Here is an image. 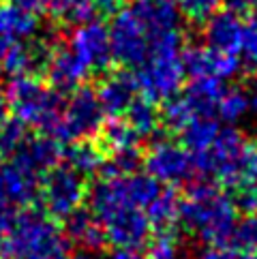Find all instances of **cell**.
Returning <instances> with one entry per match:
<instances>
[{"label":"cell","mask_w":257,"mask_h":259,"mask_svg":"<svg viewBox=\"0 0 257 259\" xmlns=\"http://www.w3.org/2000/svg\"><path fill=\"white\" fill-rule=\"evenodd\" d=\"M95 92L105 114L120 116L133 103V99L137 95V81H135V75H131L128 71H114V73H107L99 81V88Z\"/></svg>","instance_id":"18"},{"label":"cell","mask_w":257,"mask_h":259,"mask_svg":"<svg viewBox=\"0 0 257 259\" xmlns=\"http://www.w3.org/2000/svg\"><path fill=\"white\" fill-rule=\"evenodd\" d=\"M26 135H28L26 133V126L17 118L0 122V152L13 154L17 148L22 146V142L26 140Z\"/></svg>","instance_id":"30"},{"label":"cell","mask_w":257,"mask_h":259,"mask_svg":"<svg viewBox=\"0 0 257 259\" xmlns=\"http://www.w3.org/2000/svg\"><path fill=\"white\" fill-rule=\"evenodd\" d=\"M5 95L9 109L24 126H34L41 128L43 133H50L52 126L56 124L62 101L60 92L52 86H43L32 75H22L11 77Z\"/></svg>","instance_id":"6"},{"label":"cell","mask_w":257,"mask_h":259,"mask_svg":"<svg viewBox=\"0 0 257 259\" xmlns=\"http://www.w3.org/2000/svg\"><path fill=\"white\" fill-rule=\"evenodd\" d=\"M45 9L50 11L52 20L62 26H79L90 22L97 13L93 0H48Z\"/></svg>","instance_id":"26"},{"label":"cell","mask_w":257,"mask_h":259,"mask_svg":"<svg viewBox=\"0 0 257 259\" xmlns=\"http://www.w3.org/2000/svg\"><path fill=\"white\" fill-rule=\"evenodd\" d=\"M232 240L236 242L238 248H242L246 253L257 251V212H251L240 223H236Z\"/></svg>","instance_id":"31"},{"label":"cell","mask_w":257,"mask_h":259,"mask_svg":"<svg viewBox=\"0 0 257 259\" xmlns=\"http://www.w3.org/2000/svg\"><path fill=\"white\" fill-rule=\"evenodd\" d=\"M7 3L17 9H24V11H28V13H36V11H41V9H45L48 0H7Z\"/></svg>","instance_id":"37"},{"label":"cell","mask_w":257,"mask_h":259,"mask_svg":"<svg viewBox=\"0 0 257 259\" xmlns=\"http://www.w3.org/2000/svg\"><path fill=\"white\" fill-rule=\"evenodd\" d=\"M13 208H7V206H0V242L5 240L9 227H11V221H13Z\"/></svg>","instance_id":"38"},{"label":"cell","mask_w":257,"mask_h":259,"mask_svg":"<svg viewBox=\"0 0 257 259\" xmlns=\"http://www.w3.org/2000/svg\"><path fill=\"white\" fill-rule=\"evenodd\" d=\"M13 154L17 163L26 165L34 174H43L62 161V146L56 137H52L48 133L39 137L26 135V140Z\"/></svg>","instance_id":"19"},{"label":"cell","mask_w":257,"mask_h":259,"mask_svg":"<svg viewBox=\"0 0 257 259\" xmlns=\"http://www.w3.org/2000/svg\"><path fill=\"white\" fill-rule=\"evenodd\" d=\"M0 246L7 259H34L41 255L67 251V240L60 227L54 223V217L43 210L26 206V210L13 217L11 227Z\"/></svg>","instance_id":"5"},{"label":"cell","mask_w":257,"mask_h":259,"mask_svg":"<svg viewBox=\"0 0 257 259\" xmlns=\"http://www.w3.org/2000/svg\"><path fill=\"white\" fill-rule=\"evenodd\" d=\"M249 109L257 114V81H255V86L249 92Z\"/></svg>","instance_id":"42"},{"label":"cell","mask_w":257,"mask_h":259,"mask_svg":"<svg viewBox=\"0 0 257 259\" xmlns=\"http://www.w3.org/2000/svg\"><path fill=\"white\" fill-rule=\"evenodd\" d=\"M99 174L101 178L90 191V212L103 227L105 242L116 251H140L152 234L144 208L163 184L150 174H120L107 167H101Z\"/></svg>","instance_id":"1"},{"label":"cell","mask_w":257,"mask_h":259,"mask_svg":"<svg viewBox=\"0 0 257 259\" xmlns=\"http://www.w3.org/2000/svg\"><path fill=\"white\" fill-rule=\"evenodd\" d=\"M64 163L73 167L77 174H81L84 178L93 174H99L101 167L105 165V152L103 148L93 144L90 140H79V142H71V148L67 152H62Z\"/></svg>","instance_id":"24"},{"label":"cell","mask_w":257,"mask_h":259,"mask_svg":"<svg viewBox=\"0 0 257 259\" xmlns=\"http://www.w3.org/2000/svg\"><path fill=\"white\" fill-rule=\"evenodd\" d=\"M197 259H249V253L229 244H210L206 251L199 253Z\"/></svg>","instance_id":"34"},{"label":"cell","mask_w":257,"mask_h":259,"mask_svg":"<svg viewBox=\"0 0 257 259\" xmlns=\"http://www.w3.org/2000/svg\"><path fill=\"white\" fill-rule=\"evenodd\" d=\"M95 9L101 13H116L118 9H122L124 0H93Z\"/></svg>","instance_id":"39"},{"label":"cell","mask_w":257,"mask_h":259,"mask_svg":"<svg viewBox=\"0 0 257 259\" xmlns=\"http://www.w3.org/2000/svg\"><path fill=\"white\" fill-rule=\"evenodd\" d=\"M126 122L133 131L140 135V140L152 137L161 126V114L157 109V103L148 99H133V103L126 107Z\"/></svg>","instance_id":"27"},{"label":"cell","mask_w":257,"mask_h":259,"mask_svg":"<svg viewBox=\"0 0 257 259\" xmlns=\"http://www.w3.org/2000/svg\"><path fill=\"white\" fill-rule=\"evenodd\" d=\"M195 169L229 189L257 182V140L236 128H221L206 152L193 154Z\"/></svg>","instance_id":"3"},{"label":"cell","mask_w":257,"mask_h":259,"mask_svg":"<svg viewBox=\"0 0 257 259\" xmlns=\"http://www.w3.org/2000/svg\"><path fill=\"white\" fill-rule=\"evenodd\" d=\"M255 9H257V7H255Z\"/></svg>","instance_id":"47"},{"label":"cell","mask_w":257,"mask_h":259,"mask_svg":"<svg viewBox=\"0 0 257 259\" xmlns=\"http://www.w3.org/2000/svg\"><path fill=\"white\" fill-rule=\"evenodd\" d=\"M146 174H150L161 184H189L195 178V159L182 144L172 140H159L150 146L144 156Z\"/></svg>","instance_id":"9"},{"label":"cell","mask_w":257,"mask_h":259,"mask_svg":"<svg viewBox=\"0 0 257 259\" xmlns=\"http://www.w3.org/2000/svg\"><path fill=\"white\" fill-rule=\"evenodd\" d=\"M7 112H9V105H7V95L3 86H0V122H5L7 120Z\"/></svg>","instance_id":"40"},{"label":"cell","mask_w":257,"mask_h":259,"mask_svg":"<svg viewBox=\"0 0 257 259\" xmlns=\"http://www.w3.org/2000/svg\"><path fill=\"white\" fill-rule=\"evenodd\" d=\"M148 259H185L182 257V248L178 238L174 231H159L154 240L150 242V255Z\"/></svg>","instance_id":"29"},{"label":"cell","mask_w":257,"mask_h":259,"mask_svg":"<svg viewBox=\"0 0 257 259\" xmlns=\"http://www.w3.org/2000/svg\"><path fill=\"white\" fill-rule=\"evenodd\" d=\"M225 5V11H232L236 15H244L255 9V0H221Z\"/></svg>","instance_id":"36"},{"label":"cell","mask_w":257,"mask_h":259,"mask_svg":"<svg viewBox=\"0 0 257 259\" xmlns=\"http://www.w3.org/2000/svg\"><path fill=\"white\" fill-rule=\"evenodd\" d=\"M64 234L71 244L84 248V251H99L103 244H107L99 219L84 208H77L69 217H64Z\"/></svg>","instance_id":"21"},{"label":"cell","mask_w":257,"mask_h":259,"mask_svg":"<svg viewBox=\"0 0 257 259\" xmlns=\"http://www.w3.org/2000/svg\"><path fill=\"white\" fill-rule=\"evenodd\" d=\"M112 58L124 67H140L150 52V36L131 9H118L109 24Z\"/></svg>","instance_id":"10"},{"label":"cell","mask_w":257,"mask_h":259,"mask_svg":"<svg viewBox=\"0 0 257 259\" xmlns=\"http://www.w3.org/2000/svg\"><path fill=\"white\" fill-rule=\"evenodd\" d=\"M73 259H101L99 255H95V251H81L79 255H75Z\"/></svg>","instance_id":"44"},{"label":"cell","mask_w":257,"mask_h":259,"mask_svg":"<svg viewBox=\"0 0 257 259\" xmlns=\"http://www.w3.org/2000/svg\"><path fill=\"white\" fill-rule=\"evenodd\" d=\"M244 26L246 24L240 22V15H236L232 11H215L206 20V26H204L206 45L219 52L240 54Z\"/></svg>","instance_id":"16"},{"label":"cell","mask_w":257,"mask_h":259,"mask_svg":"<svg viewBox=\"0 0 257 259\" xmlns=\"http://www.w3.org/2000/svg\"><path fill=\"white\" fill-rule=\"evenodd\" d=\"M174 3H176L178 11L191 22H206L219 9L221 0H174Z\"/></svg>","instance_id":"32"},{"label":"cell","mask_w":257,"mask_h":259,"mask_svg":"<svg viewBox=\"0 0 257 259\" xmlns=\"http://www.w3.org/2000/svg\"><path fill=\"white\" fill-rule=\"evenodd\" d=\"M69 50L86 64L88 71L103 73L114 60L107 26L95 20L73 26V32L69 36Z\"/></svg>","instance_id":"11"},{"label":"cell","mask_w":257,"mask_h":259,"mask_svg":"<svg viewBox=\"0 0 257 259\" xmlns=\"http://www.w3.org/2000/svg\"><path fill=\"white\" fill-rule=\"evenodd\" d=\"M232 201H234L236 210L244 212V214H251V212H257V182L242 184V187L234 189Z\"/></svg>","instance_id":"33"},{"label":"cell","mask_w":257,"mask_h":259,"mask_svg":"<svg viewBox=\"0 0 257 259\" xmlns=\"http://www.w3.org/2000/svg\"><path fill=\"white\" fill-rule=\"evenodd\" d=\"M146 217H148V223L152 229L157 231H169L176 227V223L180 221V199L176 195V191L172 187L165 189L161 187V191L154 195V199L144 208Z\"/></svg>","instance_id":"23"},{"label":"cell","mask_w":257,"mask_h":259,"mask_svg":"<svg viewBox=\"0 0 257 259\" xmlns=\"http://www.w3.org/2000/svg\"><path fill=\"white\" fill-rule=\"evenodd\" d=\"M225 92V86L217 77H193V81L180 92L182 99L187 101L191 112L195 116H212L219 99Z\"/></svg>","instance_id":"22"},{"label":"cell","mask_w":257,"mask_h":259,"mask_svg":"<svg viewBox=\"0 0 257 259\" xmlns=\"http://www.w3.org/2000/svg\"><path fill=\"white\" fill-rule=\"evenodd\" d=\"M182 67L191 77H217V79H232L240 73V58L238 54H227L212 50L208 45H189L180 50Z\"/></svg>","instance_id":"12"},{"label":"cell","mask_w":257,"mask_h":259,"mask_svg":"<svg viewBox=\"0 0 257 259\" xmlns=\"http://www.w3.org/2000/svg\"><path fill=\"white\" fill-rule=\"evenodd\" d=\"M50 86L56 92H73L77 90L88 77V67L81 62L71 50H54L45 64Z\"/></svg>","instance_id":"17"},{"label":"cell","mask_w":257,"mask_h":259,"mask_svg":"<svg viewBox=\"0 0 257 259\" xmlns=\"http://www.w3.org/2000/svg\"><path fill=\"white\" fill-rule=\"evenodd\" d=\"M242 56L246 58V62L257 67V24H249L244 26V34H242Z\"/></svg>","instance_id":"35"},{"label":"cell","mask_w":257,"mask_h":259,"mask_svg":"<svg viewBox=\"0 0 257 259\" xmlns=\"http://www.w3.org/2000/svg\"><path fill=\"white\" fill-rule=\"evenodd\" d=\"M54 52V43L50 36L41 39H24L9 45L7 52L0 58V71L11 79L22 75H32V73L45 69L50 54Z\"/></svg>","instance_id":"13"},{"label":"cell","mask_w":257,"mask_h":259,"mask_svg":"<svg viewBox=\"0 0 257 259\" xmlns=\"http://www.w3.org/2000/svg\"><path fill=\"white\" fill-rule=\"evenodd\" d=\"M219 131H221V128H219V124L210 116H195L191 122L182 126L178 133L182 135V146H185L191 154H201L212 146Z\"/></svg>","instance_id":"25"},{"label":"cell","mask_w":257,"mask_h":259,"mask_svg":"<svg viewBox=\"0 0 257 259\" xmlns=\"http://www.w3.org/2000/svg\"><path fill=\"white\" fill-rule=\"evenodd\" d=\"M249 95L238 88H225V92L219 99L215 107V114L227 124H236L249 114Z\"/></svg>","instance_id":"28"},{"label":"cell","mask_w":257,"mask_h":259,"mask_svg":"<svg viewBox=\"0 0 257 259\" xmlns=\"http://www.w3.org/2000/svg\"><path fill=\"white\" fill-rule=\"evenodd\" d=\"M103 107H101L97 92L86 86H79L71 92L67 103H62L60 116L48 135L58 142H79L95 137L103 126Z\"/></svg>","instance_id":"7"},{"label":"cell","mask_w":257,"mask_h":259,"mask_svg":"<svg viewBox=\"0 0 257 259\" xmlns=\"http://www.w3.org/2000/svg\"><path fill=\"white\" fill-rule=\"evenodd\" d=\"M34 259H67V251H58V253H50V255H41Z\"/></svg>","instance_id":"43"},{"label":"cell","mask_w":257,"mask_h":259,"mask_svg":"<svg viewBox=\"0 0 257 259\" xmlns=\"http://www.w3.org/2000/svg\"><path fill=\"white\" fill-rule=\"evenodd\" d=\"M36 195L43 203V212H48L50 217L64 219L84 203L88 195L86 178L69 167L67 163H58L52 169L43 171V180Z\"/></svg>","instance_id":"8"},{"label":"cell","mask_w":257,"mask_h":259,"mask_svg":"<svg viewBox=\"0 0 257 259\" xmlns=\"http://www.w3.org/2000/svg\"><path fill=\"white\" fill-rule=\"evenodd\" d=\"M39 32V22L34 13L17 9L9 3H0V58L9 45L15 41L32 39Z\"/></svg>","instance_id":"20"},{"label":"cell","mask_w":257,"mask_h":259,"mask_svg":"<svg viewBox=\"0 0 257 259\" xmlns=\"http://www.w3.org/2000/svg\"><path fill=\"white\" fill-rule=\"evenodd\" d=\"M39 191V174H34L26 165L13 163L0 167V206L7 208H26L30 206Z\"/></svg>","instance_id":"14"},{"label":"cell","mask_w":257,"mask_h":259,"mask_svg":"<svg viewBox=\"0 0 257 259\" xmlns=\"http://www.w3.org/2000/svg\"><path fill=\"white\" fill-rule=\"evenodd\" d=\"M0 159H3V152H0Z\"/></svg>","instance_id":"45"},{"label":"cell","mask_w":257,"mask_h":259,"mask_svg":"<svg viewBox=\"0 0 257 259\" xmlns=\"http://www.w3.org/2000/svg\"><path fill=\"white\" fill-rule=\"evenodd\" d=\"M0 259H7V257H0Z\"/></svg>","instance_id":"46"},{"label":"cell","mask_w":257,"mask_h":259,"mask_svg":"<svg viewBox=\"0 0 257 259\" xmlns=\"http://www.w3.org/2000/svg\"><path fill=\"white\" fill-rule=\"evenodd\" d=\"M180 223L208 244H229L238 223L232 197L212 182H191L180 201Z\"/></svg>","instance_id":"2"},{"label":"cell","mask_w":257,"mask_h":259,"mask_svg":"<svg viewBox=\"0 0 257 259\" xmlns=\"http://www.w3.org/2000/svg\"><path fill=\"white\" fill-rule=\"evenodd\" d=\"M180 50V32L161 36L150 45L148 56L137 67L140 71L135 75L137 90L144 95V99L159 103V101H167L169 97L180 92L187 75L185 67H182Z\"/></svg>","instance_id":"4"},{"label":"cell","mask_w":257,"mask_h":259,"mask_svg":"<svg viewBox=\"0 0 257 259\" xmlns=\"http://www.w3.org/2000/svg\"><path fill=\"white\" fill-rule=\"evenodd\" d=\"M116 259H148V257L140 255L137 251H118L116 253Z\"/></svg>","instance_id":"41"},{"label":"cell","mask_w":257,"mask_h":259,"mask_svg":"<svg viewBox=\"0 0 257 259\" xmlns=\"http://www.w3.org/2000/svg\"><path fill=\"white\" fill-rule=\"evenodd\" d=\"M150 36V45L174 32H180V11L174 0H133L128 7Z\"/></svg>","instance_id":"15"}]
</instances>
